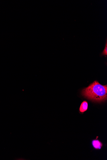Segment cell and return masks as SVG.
Segmentation results:
<instances>
[{"label": "cell", "mask_w": 107, "mask_h": 160, "mask_svg": "<svg viewBox=\"0 0 107 160\" xmlns=\"http://www.w3.org/2000/svg\"><path fill=\"white\" fill-rule=\"evenodd\" d=\"M84 97L93 101L101 102L107 99V86L100 84L95 81L82 91Z\"/></svg>", "instance_id": "obj_1"}, {"label": "cell", "mask_w": 107, "mask_h": 160, "mask_svg": "<svg viewBox=\"0 0 107 160\" xmlns=\"http://www.w3.org/2000/svg\"><path fill=\"white\" fill-rule=\"evenodd\" d=\"M94 147L96 149H100L102 147V143L98 140H94L92 141Z\"/></svg>", "instance_id": "obj_2"}, {"label": "cell", "mask_w": 107, "mask_h": 160, "mask_svg": "<svg viewBox=\"0 0 107 160\" xmlns=\"http://www.w3.org/2000/svg\"><path fill=\"white\" fill-rule=\"evenodd\" d=\"M88 108V102L86 101H84L80 106L79 110L81 112L83 113L87 110Z\"/></svg>", "instance_id": "obj_3"}, {"label": "cell", "mask_w": 107, "mask_h": 160, "mask_svg": "<svg viewBox=\"0 0 107 160\" xmlns=\"http://www.w3.org/2000/svg\"><path fill=\"white\" fill-rule=\"evenodd\" d=\"M106 56L107 55V38L106 40V43L104 48L101 54V56Z\"/></svg>", "instance_id": "obj_4"}]
</instances>
